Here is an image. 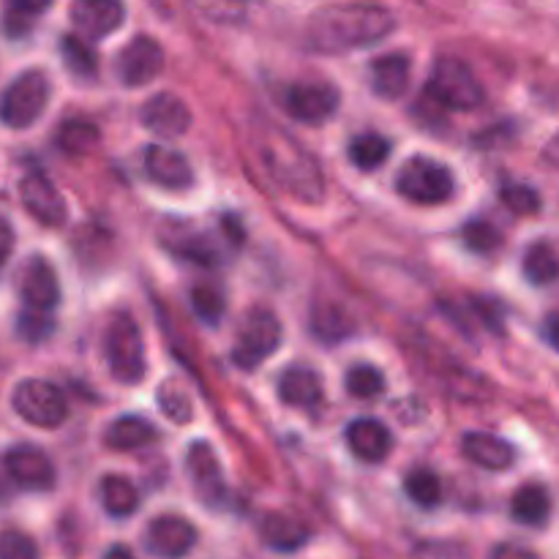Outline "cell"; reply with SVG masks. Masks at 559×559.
<instances>
[{"label":"cell","instance_id":"obj_1","mask_svg":"<svg viewBox=\"0 0 559 559\" xmlns=\"http://www.w3.org/2000/svg\"><path fill=\"white\" fill-rule=\"evenodd\" d=\"M396 27L391 11L377 3H333L314 11L306 41L317 52H347L382 41Z\"/></svg>","mask_w":559,"mask_h":559},{"label":"cell","instance_id":"obj_2","mask_svg":"<svg viewBox=\"0 0 559 559\" xmlns=\"http://www.w3.org/2000/svg\"><path fill=\"white\" fill-rule=\"evenodd\" d=\"M260 156L265 162V169L273 175L278 186L298 200L317 202L322 200L325 180L317 169L314 158L306 151H300L298 142L284 131L262 126L260 129Z\"/></svg>","mask_w":559,"mask_h":559},{"label":"cell","instance_id":"obj_3","mask_svg":"<svg viewBox=\"0 0 559 559\" xmlns=\"http://www.w3.org/2000/svg\"><path fill=\"white\" fill-rule=\"evenodd\" d=\"M104 353H107L109 371L118 382L136 385L145 377V342L136 320L126 311H118L109 322L107 336H104Z\"/></svg>","mask_w":559,"mask_h":559},{"label":"cell","instance_id":"obj_4","mask_svg":"<svg viewBox=\"0 0 559 559\" xmlns=\"http://www.w3.org/2000/svg\"><path fill=\"white\" fill-rule=\"evenodd\" d=\"M429 93L440 107L456 109V112H469L484 104V87L478 76L459 58L437 60L429 76Z\"/></svg>","mask_w":559,"mask_h":559},{"label":"cell","instance_id":"obj_5","mask_svg":"<svg viewBox=\"0 0 559 559\" xmlns=\"http://www.w3.org/2000/svg\"><path fill=\"white\" fill-rule=\"evenodd\" d=\"M396 189L404 200L415 202V205H442L456 191V180H453L451 169L445 164L435 162V158L415 156L399 169Z\"/></svg>","mask_w":559,"mask_h":559},{"label":"cell","instance_id":"obj_6","mask_svg":"<svg viewBox=\"0 0 559 559\" xmlns=\"http://www.w3.org/2000/svg\"><path fill=\"white\" fill-rule=\"evenodd\" d=\"M49 102V80L44 71L33 69L16 76L9 87H5L3 98H0V120L9 129H27L36 123L44 115Z\"/></svg>","mask_w":559,"mask_h":559},{"label":"cell","instance_id":"obj_7","mask_svg":"<svg viewBox=\"0 0 559 559\" xmlns=\"http://www.w3.org/2000/svg\"><path fill=\"white\" fill-rule=\"evenodd\" d=\"M282 344V322L271 309H254L243 317L238 328V344L233 349V360L240 369L251 371L271 358Z\"/></svg>","mask_w":559,"mask_h":559},{"label":"cell","instance_id":"obj_8","mask_svg":"<svg viewBox=\"0 0 559 559\" xmlns=\"http://www.w3.org/2000/svg\"><path fill=\"white\" fill-rule=\"evenodd\" d=\"M16 415L38 429H58L69 418L63 391L47 380H22L11 396Z\"/></svg>","mask_w":559,"mask_h":559},{"label":"cell","instance_id":"obj_9","mask_svg":"<svg viewBox=\"0 0 559 559\" xmlns=\"http://www.w3.org/2000/svg\"><path fill=\"white\" fill-rule=\"evenodd\" d=\"M3 469L20 489L49 491L55 486L52 459L36 445H16L5 451Z\"/></svg>","mask_w":559,"mask_h":559},{"label":"cell","instance_id":"obj_10","mask_svg":"<svg viewBox=\"0 0 559 559\" xmlns=\"http://www.w3.org/2000/svg\"><path fill=\"white\" fill-rule=\"evenodd\" d=\"M20 200L25 205V211L31 213L36 222H41L44 227H60L69 216L66 211V200L58 191V186L47 178L44 173L33 169L22 178L20 183Z\"/></svg>","mask_w":559,"mask_h":559},{"label":"cell","instance_id":"obj_11","mask_svg":"<svg viewBox=\"0 0 559 559\" xmlns=\"http://www.w3.org/2000/svg\"><path fill=\"white\" fill-rule=\"evenodd\" d=\"M284 107L295 120H304L309 126H320L336 112L338 93L336 87L322 85V82H300L287 87L284 93Z\"/></svg>","mask_w":559,"mask_h":559},{"label":"cell","instance_id":"obj_12","mask_svg":"<svg viewBox=\"0 0 559 559\" xmlns=\"http://www.w3.org/2000/svg\"><path fill=\"white\" fill-rule=\"evenodd\" d=\"M164 69V49L156 38L136 36L118 58V76L123 85L142 87L156 80Z\"/></svg>","mask_w":559,"mask_h":559},{"label":"cell","instance_id":"obj_13","mask_svg":"<svg viewBox=\"0 0 559 559\" xmlns=\"http://www.w3.org/2000/svg\"><path fill=\"white\" fill-rule=\"evenodd\" d=\"M186 469H189V478L194 484L197 495L207 506H216V502L224 500V495H227L224 469L216 451L207 442H191L189 451H186Z\"/></svg>","mask_w":559,"mask_h":559},{"label":"cell","instance_id":"obj_14","mask_svg":"<svg viewBox=\"0 0 559 559\" xmlns=\"http://www.w3.org/2000/svg\"><path fill=\"white\" fill-rule=\"evenodd\" d=\"M126 20V5L120 0H74L71 3V22L76 33L91 41L118 31Z\"/></svg>","mask_w":559,"mask_h":559},{"label":"cell","instance_id":"obj_15","mask_svg":"<svg viewBox=\"0 0 559 559\" xmlns=\"http://www.w3.org/2000/svg\"><path fill=\"white\" fill-rule=\"evenodd\" d=\"M20 295L27 309L52 311L60 304L58 273L44 257H31L20 271Z\"/></svg>","mask_w":559,"mask_h":559},{"label":"cell","instance_id":"obj_16","mask_svg":"<svg viewBox=\"0 0 559 559\" xmlns=\"http://www.w3.org/2000/svg\"><path fill=\"white\" fill-rule=\"evenodd\" d=\"M142 126L151 129L153 134L167 136V140H175V136L186 134L191 126V112L186 107V102L175 93H156L145 102L140 112Z\"/></svg>","mask_w":559,"mask_h":559},{"label":"cell","instance_id":"obj_17","mask_svg":"<svg viewBox=\"0 0 559 559\" xmlns=\"http://www.w3.org/2000/svg\"><path fill=\"white\" fill-rule=\"evenodd\" d=\"M194 524L180 516H173V513H164V516L153 519L145 533L147 551L156 557H183L194 549Z\"/></svg>","mask_w":559,"mask_h":559},{"label":"cell","instance_id":"obj_18","mask_svg":"<svg viewBox=\"0 0 559 559\" xmlns=\"http://www.w3.org/2000/svg\"><path fill=\"white\" fill-rule=\"evenodd\" d=\"M145 173L153 183L173 191H183L194 183V173H191L189 158H186L180 151H175V147H167V145L147 147Z\"/></svg>","mask_w":559,"mask_h":559},{"label":"cell","instance_id":"obj_19","mask_svg":"<svg viewBox=\"0 0 559 559\" xmlns=\"http://www.w3.org/2000/svg\"><path fill=\"white\" fill-rule=\"evenodd\" d=\"M462 451L469 462L484 469H491V473H502V469H508L516 462V453H513L511 442H506L497 435H486V431H469V435H464Z\"/></svg>","mask_w":559,"mask_h":559},{"label":"cell","instance_id":"obj_20","mask_svg":"<svg viewBox=\"0 0 559 559\" xmlns=\"http://www.w3.org/2000/svg\"><path fill=\"white\" fill-rule=\"evenodd\" d=\"M347 445L364 462H382L391 453L393 437L382 420L358 418L347 426Z\"/></svg>","mask_w":559,"mask_h":559},{"label":"cell","instance_id":"obj_21","mask_svg":"<svg viewBox=\"0 0 559 559\" xmlns=\"http://www.w3.org/2000/svg\"><path fill=\"white\" fill-rule=\"evenodd\" d=\"M409 76H413V60L404 52L380 55L371 63V87L382 98H399L407 93Z\"/></svg>","mask_w":559,"mask_h":559},{"label":"cell","instance_id":"obj_22","mask_svg":"<svg viewBox=\"0 0 559 559\" xmlns=\"http://www.w3.org/2000/svg\"><path fill=\"white\" fill-rule=\"evenodd\" d=\"M278 399L289 407L311 409L322 402V380L306 366H293L278 377Z\"/></svg>","mask_w":559,"mask_h":559},{"label":"cell","instance_id":"obj_23","mask_svg":"<svg viewBox=\"0 0 559 559\" xmlns=\"http://www.w3.org/2000/svg\"><path fill=\"white\" fill-rule=\"evenodd\" d=\"M260 538L273 551H298L309 540V530L287 513H267L260 522Z\"/></svg>","mask_w":559,"mask_h":559},{"label":"cell","instance_id":"obj_24","mask_svg":"<svg viewBox=\"0 0 559 559\" xmlns=\"http://www.w3.org/2000/svg\"><path fill=\"white\" fill-rule=\"evenodd\" d=\"M153 440H156V429L140 415H123V418L112 420L104 431V445L120 453L140 451V448L151 445Z\"/></svg>","mask_w":559,"mask_h":559},{"label":"cell","instance_id":"obj_25","mask_svg":"<svg viewBox=\"0 0 559 559\" xmlns=\"http://www.w3.org/2000/svg\"><path fill=\"white\" fill-rule=\"evenodd\" d=\"M511 513L519 524H527V527H540V524L549 522L551 513V497L549 491L540 484H527L513 495Z\"/></svg>","mask_w":559,"mask_h":559},{"label":"cell","instance_id":"obj_26","mask_svg":"<svg viewBox=\"0 0 559 559\" xmlns=\"http://www.w3.org/2000/svg\"><path fill=\"white\" fill-rule=\"evenodd\" d=\"M102 506L112 519L131 516L140 508V491L123 475H107L102 480Z\"/></svg>","mask_w":559,"mask_h":559},{"label":"cell","instance_id":"obj_27","mask_svg":"<svg viewBox=\"0 0 559 559\" xmlns=\"http://www.w3.org/2000/svg\"><path fill=\"white\" fill-rule=\"evenodd\" d=\"M98 129L91 123V120H66L60 123L58 134H55V145L66 153V156H85L93 147L98 145Z\"/></svg>","mask_w":559,"mask_h":559},{"label":"cell","instance_id":"obj_28","mask_svg":"<svg viewBox=\"0 0 559 559\" xmlns=\"http://www.w3.org/2000/svg\"><path fill=\"white\" fill-rule=\"evenodd\" d=\"M524 276L535 287H546V284H555L559 278V254L555 246L549 243H533L524 254Z\"/></svg>","mask_w":559,"mask_h":559},{"label":"cell","instance_id":"obj_29","mask_svg":"<svg viewBox=\"0 0 559 559\" xmlns=\"http://www.w3.org/2000/svg\"><path fill=\"white\" fill-rule=\"evenodd\" d=\"M388 156H391V142H388L382 134H374V131H369V134H358L353 142H349V158H353L355 167L364 169V173H374V169H380L382 164L388 162Z\"/></svg>","mask_w":559,"mask_h":559},{"label":"cell","instance_id":"obj_30","mask_svg":"<svg viewBox=\"0 0 559 559\" xmlns=\"http://www.w3.org/2000/svg\"><path fill=\"white\" fill-rule=\"evenodd\" d=\"M311 331H314V336L320 338L322 344H338L349 331H353V325H349V317L344 314L338 306L322 304L317 306L314 314H311Z\"/></svg>","mask_w":559,"mask_h":559},{"label":"cell","instance_id":"obj_31","mask_svg":"<svg viewBox=\"0 0 559 559\" xmlns=\"http://www.w3.org/2000/svg\"><path fill=\"white\" fill-rule=\"evenodd\" d=\"M60 52H63L66 69L82 80H93L98 71V58L85 44V36H63L60 38Z\"/></svg>","mask_w":559,"mask_h":559},{"label":"cell","instance_id":"obj_32","mask_svg":"<svg viewBox=\"0 0 559 559\" xmlns=\"http://www.w3.org/2000/svg\"><path fill=\"white\" fill-rule=\"evenodd\" d=\"M404 491H407V497L418 508H435L442 502L440 478H437V473H431L426 467L409 469L407 478H404Z\"/></svg>","mask_w":559,"mask_h":559},{"label":"cell","instance_id":"obj_33","mask_svg":"<svg viewBox=\"0 0 559 559\" xmlns=\"http://www.w3.org/2000/svg\"><path fill=\"white\" fill-rule=\"evenodd\" d=\"M191 309H194V314L200 317L205 325H218L224 311H227V298H224L222 289L213 287V284H197V287L191 289Z\"/></svg>","mask_w":559,"mask_h":559},{"label":"cell","instance_id":"obj_34","mask_svg":"<svg viewBox=\"0 0 559 559\" xmlns=\"http://www.w3.org/2000/svg\"><path fill=\"white\" fill-rule=\"evenodd\" d=\"M344 385H347V391L353 393L355 399H374L385 391V377H382V371L374 369V366L360 364L347 371Z\"/></svg>","mask_w":559,"mask_h":559},{"label":"cell","instance_id":"obj_35","mask_svg":"<svg viewBox=\"0 0 559 559\" xmlns=\"http://www.w3.org/2000/svg\"><path fill=\"white\" fill-rule=\"evenodd\" d=\"M158 404H162V413L175 424H189L191 415H194L189 393L178 388V382H164L162 391H158Z\"/></svg>","mask_w":559,"mask_h":559},{"label":"cell","instance_id":"obj_36","mask_svg":"<svg viewBox=\"0 0 559 559\" xmlns=\"http://www.w3.org/2000/svg\"><path fill=\"white\" fill-rule=\"evenodd\" d=\"M462 240L467 249L478 251V254H491V251L502 243V235L491 222L475 218V222H469L467 227L462 229Z\"/></svg>","mask_w":559,"mask_h":559},{"label":"cell","instance_id":"obj_37","mask_svg":"<svg viewBox=\"0 0 559 559\" xmlns=\"http://www.w3.org/2000/svg\"><path fill=\"white\" fill-rule=\"evenodd\" d=\"M500 197L513 213H519V216H533V213L540 211V194L533 189V186L506 183L502 186Z\"/></svg>","mask_w":559,"mask_h":559},{"label":"cell","instance_id":"obj_38","mask_svg":"<svg viewBox=\"0 0 559 559\" xmlns=\"http://www.w3.org/2000/svg\"><path fill=\"white\" fill-rule=\"evenodd\" d=\"M55 331V322L49 320L47 311H38V309H27L20 314V322H16V333L25 338L27 344H38Z\"/></svg>","mask_w":559,"mask_h":559},{"label":"cell","instance_id":"obj_39","mask_svg":"<svg viewBox=\"0 0 559 559\" xmlns=\"http://www.w3.org/2000/svg\"><path fill=\"white\" fill-rule=\"evenodd\" d=\"M38 557V546L20 530L0 533V559H33Z\"/></svg>","mask_w":559,"mask_h":559},{"label":"cell","instance_id":"obj_40","mask_svg":"<svg viewBox=\"0 0 559 559\" xmlns=\"http://www.w3.org/2000/svg\"><path fill=\"white\" fill-rule=\"evenodd\" d=\"M11 251H14V229H11V224L0 216V265L9 260Z\"/></svg>","mask_w":559,"mask_h":559},{"label":"cell","instance_id":"obj_41","mask_svg":"<svg viewBox=\"0 0 559 559\" xmlns=\"http://www.w3.org/2000/svg\"><path fill=\"white\" fill-rule=\"evenodd\" d=\"M11 3L22 14H41V11H47L52 5V0H11Z\"/></svg>","mask_w":559,"mask_h":559},{"label":"cell","instance_id":"obj_42","mask_svg":"<svg viewBox=\"0 0 559 559\" xmlns=\"http://www.w3.org/2000/svg\"><path fill=\"white\" fill-rule=\"evenodd\" d=\"M495 557H535L533 551L522 549V546H500V549H495Z\"/></svg>","mask_w":559,"mask_h":559},{"label":"cell","instance_id":"obj_43","mask_svg":"<svg viewBox=\"0 0 559 559\" xmlns=\"http://www.w3.org/2000/svg\"><path fill=\"white\" fill-rule=\"evenodd\" d=\"M546 336H549V342L559 349V314L549 317V322H546Z\"/></svg>","mask_w":559,"mask_h":559},{"label":"cell","instance_id":"obj_44","mask_svg":"<svg viewBox=\"0 0 559 559\" xmlns=\"http://www.w3.org/2000/svg\"><path fill=\"white\" fill-rule=\"evenodd\" d=\"M107 557H131L129 549H109Z\"/></svg>","mask_w":559,"mask_h":559}]
</instances>
